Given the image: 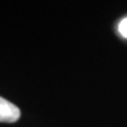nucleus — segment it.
<instances>
[{"label": "nucleus", "mask_w": 127, "mask_h": 127, "mask_svg": "<svg viewBox=\"0 0 127 127\" xmlns=\"http://www.w3.org/2000/svg\"><path fill=\"white\" fill-rule=\"evenodd\" d=\"M20 118V110L16 105L0 96V122L14 123Z\"/></svg>", "instance_id": "1"}, {"label": "nucleus", "mask_w": 127, "mask_h": 127, "mask_svg": "<svg viewBox=\"0 0 127 127\" xmlns=\"http://www.w3.org/2000/svg\"><path fill=\"white\" fill-rule=\"evenodd\" d=\"M119 32L121 33L122 36L127 37V18L123 19L119 25Z\"/></svg>", "instance_id": "2"}]
</instances>
